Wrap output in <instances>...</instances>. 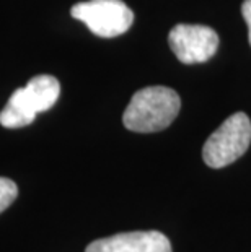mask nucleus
<instances>
[{
  "mask_svg": "<svg viewBox=\"0 0 251 252\" xmlns=\"http://www.w3.org/2000/svg\"><path fill=\"white\" fill-rule=\"evenodd\" d=\"M181 99L168 87H147L132 96L122 116V124L131 132L153 133L165 130L179 114Z\"/></svg>",
  "mask_w": 251,
  "mask_h": 252,
  "instance_id": "f257e3e1",
  "label": "nucleus"
},
{
  "mask_svg": "<svg viewBox=\"0 0 251 252\" xmlns=\"http://www.w3.org/2000/svg\"><path fill=\"white\" fill-rule=\"evenodd\" d=\"M61 94V85L52 75H36L10 96L0 111V124L5 128L30 126L39 112L49 111Z\"/></svg>",
  "mask_w": 251,
  "mask_h": 252,
  "instance_id": "f03ea898",
  "label": "nucleus"
},
{
  "mask_svg": "<svg viewBox=\"0 0 251 252\" xmlns=\"http://www.w3.org/2000/svg\"><path fill=\"white\" fill-rule=\"evenodd\" d=\"M251 143V121L245 112H235L222 122L202 148V159L214 169H220L242 158Z\"/></svg>",
  "mask_w": 251,
  "mask_h": 252,
  "instance_id": "7ed1b4c3",
  "label": "nucleus"
},
{
  "mask_svg": "<svg viewBox=\"0 0 251 252\" xmlns=\"http://www.w3.org/2000/svg\"><path fill=\"white\" fill-rule=\"evenodd\" d=\"M71 15L100 37L121 36L134 23V12L122 0L80 2L72 7Z\"/></svg>",
  "mask_w": 251,
  "mask_h": 252,
  "instance_id": "20e7f679",
  "label": "nucleus"
},
{
  "mask_svg": "<svg viewBox=\"0 0 251 252\" xmlns=\"http://www.w3.org/2000/svg\"><path fill=\"white\" fill-rule=\"evenodd\" d=\"M168 42L173 54L183 63H202L215 56L218 36L204 25H176L170 31Z\"/></svg>",
  "mask_w": 251,
  "mask_h": 252,
  "instance_id": "39448f33",
  "label": "nucleus"
},
{
  "mask_svg": "<svg viewBox=\"0 0 251 252\" xmlns=\"http://www.w3.org/2000/svg\"><path fill=\"white\" fill-rule=\"evenodd\" d=\"M85 252H173L170 239L160 231H129L93 241Z\"/></svg>",
  "mask_w": 251,
  "mask_h": 252,
  "instance_id": "423d86ee",
  "label": "nucleus"
},
{
  "mask_svg": "<svg viewBox=\"0 0 251 252\" xmlns=\"http://www.w3.org/2000/svg\"><path fill=\"white\" fill-rule=\"evenodd\" d=\"M17 195H18L17 184L8 178H0V213L5 212L12 205Z\"/></svg>",
  "mask_w": 251,
  "mask_h": 252,
  "instance_id": "0eeeda50",
  "label": "nucleus"
},
{
  "mask_svg": "<svg viewBox=\"0 0 251 252\" xmlns=\"http://www.w3.org/2000/svg\"><path fill=\"white\" fill-rule=\"evenodd\" d=\"M242 15L245 18V23L248 26V41L251 46V0H245L242 3Z\"/></svg>",
  "mask_w": 251,
  "mask_h": 252,
  "instance_id": "6e6552de",
  "label": "nucleus"
}]
</instances>
